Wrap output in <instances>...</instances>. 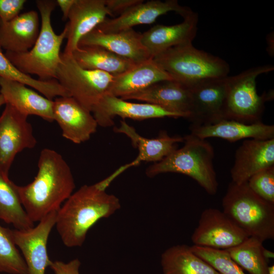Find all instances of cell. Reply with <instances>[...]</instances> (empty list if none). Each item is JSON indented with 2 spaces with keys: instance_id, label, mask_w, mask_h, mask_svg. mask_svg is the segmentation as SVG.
Returning a JSON list of instances; mask_svg holds the SVG:
<instances>
[{
  "instance_id": "obj_41",
  "label": "cell",
  "mask_w": 274,
  "mask_h": 274,
  "mask_svg": "<svg viewBox=\"0 0 274 274\" xmlns=\"http://www.w3.org/2000/svg\"><path fill=\"white\" fill-rule=\"evenodd\" d=\"M6 104L5 100L3 95L0 94V108L4 105Z\"/></svg>"
},
{
  "instance_id": "obj_3",
  "label": "cell",
  "mask_w": 274,
  "mask_h": 274,
  "mask_svg": "<svg viewBox=\"0 0 274 274\" xmlns=\"http://www.w3.org/2000/svg\"><path fill=\"white\" fill-rule=\"evenodd\" d=\"M41 28L37 40L29 50L21 53L6 51V56L21 72L37 76L41 80H56L60 62V48L66 39L67 30L56 34L51 24V14L57 6L56 1L38 0Z\"/></svg>"
},
{
  "instance_id": "obj_36",
  "label": "cell",
  "mask_w": 274,
  "mask_h": 274,
  "mask_svg": "<svg viewBox=\"0 0 274 274\" xmlns=\"http://www.w3.org/2000/svg\"><path fill=\"white\" fill-rule=\"evenodd\" d=\"M80 261L76 258L66 263L58 260L52 261L49 267L55 274H80Z\"/></svg>"
},
{
  "instance_id": "obj_15",
  "label": "cell",
  "mask_w": 274,
  "mask_h": 274,
  "mask_svg": "<svg viewBox=\"0 0 274 274\" xmlns=\"http://www.w3.org/2000/svg\"><path fill=\"white\" fill-rule=\"evenodd\" d=\"M174 11L185 17L192 10L180 5L177 0H152L132 7L120 16L107 18L96 28L105 33H111L132 28L135 25L153 23L161 15Z\"/></svg>"
},
{
  "instance_id": "obj_1",
  "label": "cell",
  "mask_w": 274,
  "mask_h": 274,
  "mask_svg": "<svg viewBox=\"0 0 274 274\" xmlns=\"http://www.w3.org/2000/svg\"><path fill=\"white\" fill-rule=\"evenodd\" d=\"M107 178L93 185L82 186L57 211L55 226L67 247H81L95 224L121 208L118 198L106 191L111 183Z\"/></svg>"
},
{
  "instance_id": "obj_10",
  "label": "cell",
  "mask_w": 274,
  "mask_h": 274,
  "mask_svg": "<svg viewBox=\"0 0 274 274\" xmlns=\"http://www.w3.org/2000/svg\"><path fill=\"white\" fill-rule=\"evenodd\" d=\"M248 237L223 211L210 208L202 211L191 239L195 246L226 250Z\"/></svg>"
},
{
  "instance_id": "obj_16",
  "label": "cell",
  "mask_w": 274,
  "mask_h": 274,
  "mask_svg": "<svg viewBox=\"0 0 274 274\" xmlns=\"http://www.w3.org/2000/svg\"><path fill=\"white\" fill-rule=\"evenodd\" d=\"M274 165V138L246 139L237 148L230 169L231 182L241 184L254 175Z\"/></svg>"
},
{
  "instance_id": "obj_27",
  "label": "cell",
  "mask_w": 274,
  "mask_h": 274,
  "mask_svg": "<svg viewBox=\"0 0 274 274\" xmlns=\"http://www.w3.org/2000/svg\"><path fill=\"white\" fill-rule=\"evenodd\" d=\"M161 265L163 274H219L184 244L165 250L161 256Z\"/></svg>"
},
{
  "instance_id": "obj_25",
  "label": "cell",
  "mask_w": 274,
  "mask_h": 274,
  "mask_svg": "<svg viewBox=\"0 0 274 274\" xmlns=\"http://www.w3.org/2000/svg\"><path fill=\"white\" fill-rule=\"evenodd\" d=\"M169 80L173 79L151 58L114 76L109 94L123 99L155 83Z\"/></svg>"
},
{
  "instance_id": "obj_24",
  "label": "cell",
  "mask_w": 274,
  "mask_h": 274,
  "mask_svg": "<svg viewBox=\"0 0 274 274\" xmlns=\"http://www.w3.org/2000/svg\"><path fill=\"white\" fill-rule=\"evenodd\" d=\"M27 86L17 81L0 78V94L6 104L27 116L36 115L53 122V100L41 95Z\"/></svg>"
},
{
  "instance_id": "obj_17",
  "label": "cell",
  "mask_w": 274,
  "mask_h": 274,
  "mask_svg": "<svg viewBox=\"0 0 274 274\" xmlns=\"http://www.w3.org/2000/svg\"><path fill=\"white\" fill-rule=\"evenodd\" d=\"M198 14L193 11L182 22L173 25L157 24L141 33V41L152 58L165 50L192 43L197 30Z\"/></svg>"
},
{
  "instance_id": "obj_20",
  "label": "cell",
  "mask_w": 274,
  "mask_h": 274,
  "mask_svg": "<svg viewBox=\"0 0 274 274\" xmlns=\"http://www.w3.org/2000/svg\"><path fill=\"white\" fill-rule=\"evenodd\" d=\"M116 133H123L130 139L132 146L139 150L136 158L128 164L121 166L115 173L118 176L130 167L137 166L141 162H157L177 149L178 143L184 142V137L169 136L165 131H162L154 139H148L140 135L135 128L125 121H120V125L115 127Z\"/></svg>"
},
{
  "instance_id": "obj_39",
  "label": "cell",
  "mask_w": 274,
  "mask_h": 274,
  "mask_svg": "<svg viewBox=\"0 0 274 274\" xmlns=\"http://www.w3.org/2000/svg\"><path fill=\"white\" fill-rule=\"evenodd\" d=\"M263 254L264 257L268 260L269 259H273L274 253L273 252L265 249L264 247L263 249Z\"/></svg>"
},
{
  "instance_id": "obj_8",
  "label": "cell",
  "mask_w": 274,
  "mask_h": 274,
  "mask_svg": "<svg viewBox=\"0 0 274 274\" xmlns=\"http://www.w3.org/2000/svg\"><path fill=\"white\" fill-rule=\"evenodd\" d=\"M114 76L81 67L72 54L61 52L56 80L84 107L91 112L101 98L109 94Z\"/></svg>"
},
{
  "instance_id": "obj_19",
  "label": "cell",
  "mask_w": 274,
  "mask_h": 274,
  "mask_svg": "<svg viewBox=\"0 0 274 274\" xmlns=\"http://www.w3.org/2000/svg\"><path fill=\"white\" fill-rule=\"evenodd\" d=\"M88 45L101 47L136 64L152 58L142 43L141 33L133 28L105 33L95 28L78 44V47Z\"/></svg>"
},
{
  "instance_id": "obj_9",
  "label": "cell",
  "mask_w": 274,
  "mask_h": 274,
  "mask_svg": "<svg viewBox=\"0 0 274 274\" xmlns=\"http://www.w3.org/2000/svg\"><path fill=\"white\" fill-rule=\"evenodd\" d=\"M0 116V167L8 175L16 155L37 144L28 116L6 104Z\"/></svg>"
},
{
  "instance_id": "obj_32",
  "label": "cell",
  "mask_w": 274,
  "mask_h": 274,
  "mask_svg": "<svg viewBox=\"0 0 274 274\" xmlns=\"http://www.w3.org/2000/svg\"><path fill=\"white\" fill-rule=\"evenodd\" d=\"M190 247L196 255L210 264L219 274H246L225 250L195 245Z\"/></svg>"
},
{
  "instance_id": "obj_7",
  "label": "cell",
  "mask_w": 274,
  "mask_h": 274,
  "mask_svg": "<svg viewBox=\"0 0 274 274\" xmlns=\"http://www.w3.org/2000/svg\"><path fill=\"white\" fill-rule=\"evenodd\" d=\"M274 67L266 64L251 67L236 75L227 78L226 95L223 119L247 124L261 121L265 103L273 97L264 92L258 94L256 79L260 75L272 71Z\"/></svg>"
},
{
  "instance_id": "obj_22",
  "label": "cell",
  "mask_w": 274,
  "mask_h": 274,
  "mask_svg": "<svg viewBox=\"0 0 274 274\" xmlns=\"http://www.w3.org/2000/svg\"><path fill=\"white\" fill-rule=\"evenodd\" d=\"M190 133L202 139L219 138L230 142L243 139L268 140L274 138V125L261 121L247 124L223 119L210 125L191 126Z\"/></svg>"
},
{
  "instance_id": "obj_30",
  "label": "cell",
  "mask_w": 274,
  "mask_h": 274,
  "mask_svg": "<svg viewBox=\"0 0 274 274\" xmlns=\"http://www.w3.org/2000/svg\"><path fill=\"white\" fill-rule=\"evenodd\" d=\"M263 242L249 236L239 244L226 249L232 259L250 274H268V260L263 254Z\"/></svg>"
},
{
  "instance_id": "obj_37",
  "label": "cell",
  "mask_w": 274,
  "mask_h": 274,
  "mask_svg": "<svg viewBox=\"0 0 274 274\" xmlns=\"http://www.w3.org/2000/svg\"><path fill=\"white\" fill-rule=\"evenodd\" d=\"M76 0H57L56 1L57 5H58L62 13V19L66 20L67 19L68 14L72 6L75 3Z\"/></svg>"
},
{
  "instance_id": "obj_38",
  "label": "cell",
  "mask_w": 274,
  "mask_h": 274,
  "mask_svg": "<svg viewBox=\"0 0 274 274\" xmlns=\"http://www.w3.org/2000/svg\"><path fill=\"white\" fill-rule=\"evenodd\" d=\"M273 32L267 35L266 38L267 40V51L269 55L271 56H273L274 54V49H273Z\"/></svg>"
},
{
  "instance_id": "obj_23",
  "label": "cell",
  "mask_w": 274,
  "mask_h": 274,
  "mask_svg": "<svg viewBox=\"0 0 274 274\" xmlns=\"http://www.w3.org/2000/svg\"><path fill=\"white\" fill-rule=\"evenodd\" d=\"M41 28L38 13L34 10L20 14L12 20H0V45L6 51L25 52L35 45Z\"/></svg>"
},
{
  "instance_id": "obj_6",
  "label": "cell",
  "mask_w": 274,
  "mask_h": 274,
  "mask_svg": "<svg viewBox=\"0 0 274 274\" xmlns=\"http://www.w3.org/2000/svg\"><path fill=\"white\" fill-rule=\"evenodd\" d=\"M153 59L173 80L188 88L207 79L226 77L230 71L226 61L196 48L192 43L172 47Z\"/></svg>"
},
{
  "instance_id": "obj_34",
  "label": "cell",
  "mask_w": 274,
  "mask_h": 274,
  "mask_svg": "<svg viewBox=\"0 0 274 274\" xmlns=\"http://www.w3.org/2000/svg\"><path fill=\"white\" fill-rule=\"evenodd\" d=\"M25 0H0V20L8 21L20 14Z\"/></svg>"
},
{
  "instance_id": "obj_26",
  "label": "cell",
  "mask_w": 274,
  "mask_h": 274,
  "mask_svg": "<svg viewBox=\"0 0 274 274\" xmlns=\"http://www.w3.org/2000/svg\"><path fill=\"white\" fill-rule=\"evenodd\" d=\"M72 54L82 68L102 71L114 76L126 72L136 64L98 46H79Z\"/></svg>"
},
{
  "instance_id": "obj_40",
  "label": "cell",
  "mask_w": 274,
  "mask_h": 274,
  "mask_svg": "<svg viewBox=\"0 0 274 274\" xmlns=\"http://www.w3.org/2000/svg\"><path fill=\"white\" fill-rule=\"evenodd\" d=\"M268 274H274V265H271L268 266Z\"/></svg>"
},
{
  "instance_id": "obj_4",
  "label": "cell",
  "mask_w": 274,
  "mask_h": 274,
  "mask_svg": "<svg viewBox=\"0 0 274 274\" xmlns=\"http://www.w3.org/2000/svg\"><path fill=\"white\" fill-rule=\"evenodd\" d=\"M184 144L159 162L149 166L146 175L153 178L160 174L174 173L186 175L195 180L209 195L218 191L212 145L206 139L191 133L184 137Z\"/></svg>"
},
{
  "instance_id": "obj_35",
  "label": "cell",
  "mask_w": 274,
  "mask_h": 274,
  "mask_svg": "<svg viewBox=\"0 0 274 274\" xmlns=\"http://www.w3.org/2000/svg\"><path fill=\"white\" fill-rule=\"evenodd\" d=\"M144 2L143 0H105V4L109 16L115 18Z\"/></svg>"
},
{
  "instance_id": "obj_11",
  "label": "cell",
  "mask_w": 274,
  "mask_h": 274,
  "mask_svg": "<svg viewBox=\"0 0 274 274\" xmlns=\"http://www.w3.org/2000/svg\"><path fill=\"white\" fill-rule=\"evenodd\" d=\"M227 77L207 79L189 88L191 108L187 119L191 126L210 125L223 119Z\"/></svg>"
},
{
  "instance_id": "obj_5",
  "label": "cell",
  "mask_w": 274,
  "mask_h": 274,
  "mask_svg": "<svg viewBox=\"0 0 274 274\" xmlns=\"http://www.w3.org/2000/svg\"><path fill=\"white\" fill-rule=\"evenodd\" d=\"M222 205V211L249 236L263 243L274 238V203L256 194L247 182H231Z\"/></svg>"
},
{
  "instance_id": "obj_13",
  "label": "cell",
  "mask_w": 274,
  "mask_h": 274,
  "mask_svg": "<svg viewBox=\"0 0 274 274\" xmlns=\"http://www.w3.org/2000/svg\"><path fill=\"white\" fill-rule=\"evenodd\" d=\"M53 113L63 137L74 143L88 141L96 131L98 124L91 111L71 96L55 98Z\"/></svg>"
},
{
  "instance_id": "obj_14",
  "label": "cell",
  "mask_w": 274,
  "mask_h": 274,
  "mask_svg": "<svg viewBox=\"0 0 274 274\" xmlns=\"http://www.w3.org/2000/svg\"><path fill=\"white\" fill-rule=\"evenodd\" d=\"M91 113L98 125L104 127L113 125L115 116L136 120L166 117H183L181 114L168 111L156 105L131 102L111 94L104 96L92 108Z\"/></svg>"
},
{
  "instance_id": "obj_18",
  "label": "cell",
  "mask_w": 274,
  "mask_h": 274,
  "mask_svg": "<svg viewBox=\"0 0 274 274\" xmlns=\"http://www.w3.org/2000/svg\"><path fill=\"white\" fill-rule=\"evenodd\" d=\"M109 15L105 0H76L65 26L66 44L64 53L72 54L81 39L95 29Z\"/></svg>"
},
{
  "instance_id": "obj_21",
  "label": "cell",
  "mask_w": 274,
  "mask_h": 274,
  "mask_svg": "<svg viewBox=\"0 0 274 274\" xmlns=\"http://www.w3.org/2000/svg\"><path fill=\"white\" fill-rule=\"evenodd\" d=\"M123 99H135L156 105L187 119L191 108L189 88L174 80L160 81Z\"/></svg>"
},
{
  "instance_id": "obj_29",
  "label": "cell",
  "mask_w": 274,
  "mask_h": 274,
  "mask_svg": "<svg viewBox=\"0 0 274 274\" xmlns=\"http://www.w3.org/2000/svg\"><path fill=\"white\" fill-rule=\"evenodd\" d=\"M0 78L17 81L32 87L50 100H54L60 96H70L69 93L57 80L36 79L30 75L21 72L3 53L1 45Z\"/></svg>"
},
{
  "instance_id": "obj_12",
  "label": "cell",
  "mask_w": 274,
  "mask_h": 274,
  "mask_svg": "<svg viewBox=\"0 0 274 274\" xmlns=\"http://www.w3.org/2000/svg\"><path fill=\"white\" fill-rule=\"evenodd\" d=\"M57 212L48 214L36 226L28 230L11 229L14 243L22 252L28 274H45L51 263L48 254L47 242L55 225Z\"/></svg>"
},
{
  "instance_id": "obj_28",
  "label": "cell",
  "mask_w": 274,
  "mask_h": 274,
  "mask_svg": "<svg viewBox=\"0 0 274 274\" xmlns=\"http://www.w3.org/2000/svg\"><path fill=\"white\" fill-rule=\"evenodd\" d=\"M0 219L18 230H28L34 226L21 204L16 185L1 167Z\"/></svg>"
},
{
  "instance_id": "obj_31",
  "label": "cell",
  "mask_w": 274,
  "mask_h": 274,
  "mask_svg": "<svg viewBox=\"0 0 274 274\" xmlns=\"http://www.w3.org/2000/svg\"><path fill=\"white\" fill-rule=\"evenodd\" d=\"M0 272L28 274L26 264L14 243L11 229L1 225Z\"/></svg>"
},
{
  "instance_id": "obj_33",
  "label": "cell",
  "mask_w": 274,
  "mask_h": 274,
  "mask_svg": "<svg viewBox=\"0 0 274 274\" xmlns=\"http://www.w3.org/2000/svg\"><path fill=\"white\" fill-rule=\"evenodd\" d=\"M247 183L256 194L274 203V165L255 174L248 180Z\"/></svg>"
},
{
  "instance_id": "obj_2",
  "label": "cell",
  "mask_w": 274,
  "mask_h": 274,
  "mask_svg": "<svg viewBox=\"0 0 274 274\" xmlns=\"http://www.w3.org/2000/svg\"><path fill=\"white\" fill-rule=\"evenodd\" d=\"M34 180L16 189L21 204L33 223L57 211L73 193L75 183L71 169L56 151L45 148L40 154Z\"/></svg>"
}]
</instances>
